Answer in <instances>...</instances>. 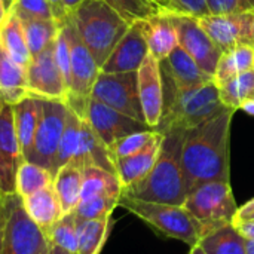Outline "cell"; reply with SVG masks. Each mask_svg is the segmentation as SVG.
<instances>
[{
    "label": "cell",
    "mask_w": 254,
    "mask_h": 254,
    "mask_svg": "<svg viewBox=\"0 0 254 254\" xmlns=\"http://www.w3.org/2000/svg\"><path fill=\"white\" fill-rule=\"evenodd\" d=\"M165 1H167L168 12L190 15L195 18H202L205 15H210L205 0H165Z\"/></svg>",
    "instance_id": "f35d334b"
},
{
    "label": "cell",
    "mask_w": 254,
    "mask_h": 254,
    "mask_svg": "<svg viewBox=\"0 0 254 254\" xmlns=\"http://www.w3.org/2000/svg\"><path fill=\"white\" fill-rule=\"evenodd\" d=\"M49 243L68 253L77 254V217L73 213L64 214L46 234Z\"/></svg>",
    "instance_id": "836d02e7"
},
{
    "label": "cell",
    "mask_w": 254,
    "mask_h": 254,
    "mask_svg": "<svg viewBox=\"0 0 254 254\" xmlns=\"http://www.w3.org/2000/svg\"><path fill=\"white\" fill-rule=\"evenodd\" d=\"M7 3H9V6H10V3H12V0H6Z\"/></svg>",
    "instance_id": "11a10c76"
},
{
    "label": "cell",
    "mask_w": 254,
    "mask_h": 254,
    "mask_svg": "<svg viewBox=\"0 0 254 254\" xmlns=\"http://www.w3.org/2000/svg\"><path fill=\"white\" fill-rule=\"evenodd\" d=\"M240 109H243L246 113H249V115L254 116V97L253 98H250V100H247V101H244V103L241 104V107H240Z\"/></svg>",
    "instance_id": "f6af8a7d"
},
{
    "label": "cell",
    "mask_w": 254,
    "mask_h": 254,
    "mask_svg": "<svg viewBox=\"0 0 254 254\" xmlns=\"http://www.w3.org/2000/svg\"><path fill=\"white\" fill-rule=\"evenodd\" d=\"M112 229V217L77 220V254H100Z\"/></svg>",
    "instance_id": "f1b7e54d"
},
{
    "label": "cell",
    "mask_w": 254,
    "mask_h": 254,
    "mask_svg": "<svg viewBox=\"0 0 254 254\" xmlns=\"http://www.w3.org/2000/svg\"><path fill=\"white\" fill-rule=\"evenodd\" d=\"M6 223V195L0 192V252H1V241Z\"/></svg>",
    "instance_id": "7bdbcfd3"
},
{
    "label": "cell",
    "mask_w": 254,
    "mask_h": 254,
    "mask_svg": "<svg viewBox=\"0 0 254 254\" xmlns=\"http://www.w3.org/2000/svg\"><path fill=\"white\" fill-rule=\"evenodd\" d=\"M104 1L110 4L116 12H119L129 22L147 19L164 10L152 0H104Z\"/></svg>",
    "instance_id": "74e56055"
},
{
    "label": "cell",
    "mask_w": 254,
    "mask_h": 254,
    "mask_svg": "<svg viewBox=\"0 0 254 254\" xmlns=\"http://www.w3.org/2000/svg\"><path fill=\"white\" fill-rule=\"evenodd\" d=\"M211 15H229L243 12L241 0H205Z\"/></svg>",
    "instance_id": "ab89813d"
},
{
    "label": "cell",
    "mask_w": 254,
    "mask_h": 254,
    "mask_svg": "<svg viewBox=\"0 0 254 254\" xmlns=\"http://www.w3.org/2000/svg\"><path fill=\"white\" fill-rule=\"evenodd\" d=\"M183 207L202 226L204 235L234 223L240 208L231 182H208L198 186L188 193Z\"/></svg>",
    "instance_id": "8992f818"
},
{
    "label": "cell",
    "mask_w": 254,
    "mask_h": 254,
    "mask_svg": "<svg viewBox=\"0 0 254 254\" xmlns=\"http://www.w3.org/2000/svg\"><path fill=\"white\" fill-rule=\"evenodd\" d=\"M83 168L74 162H68L58 168L54 176L52 188L60 199L64 214L73 213L80 201Z\"/></svg>",
    "instance_id": "cb8c5ba5"
},
{
    "label": "cell",
    "mask_w": 254,
    "mask_h": 254,
    "mask_svg": "<svg viewBox=\"0 0 254 254\" xmlns=\"http://www.w3.org/2000/svg\"><path fill=\"white\" fill-rule=\"evenodd\" d=\"M91 98L146 124L138 95L137 71L104 73L100 70V74L91 91Z\"/></svg>",
    "instance_id": "9c48e42d"
},
{
    "label": "cell",
    "mask_w": 254,
    "mask_h": 254,
    "mask_svg": "<svg viewBox=\"0 0 254 254\" xmlns=\"http://www.w3.org/2000/svg\"><path fill=\"white\" fill-rule=\"evenodd\" d=\"M235 220H254V198L238 208Z\"/></svg>",
    "instance_id": "b9f144b4"
},
{
    "label": "cell",
    "mask_w": 254,
    "mask_h": 254,
    "mask_svg": "<svg viewBox=\"0 0 254 254\" xmlns=\"http://www.w3.org/2000/svg\"><path fill=\"white\" fill-rule=\"evenodd\" d=\"M27 97L67 103L68 86L57 65L54 43L31 57L27 65Z\"/></svg>",
    "instance_id": "8fae6325"
},
{
    "label": "cell",
    "mask_w": 254,
    "mask_h": 254,
    "mask_svg": "<svg viewBox=\"0 0 254 254\" xmlns=\"http://www.w3.org/2000/svg\"><path fill=\"white\" fill-rule=\"evenodd\" d=\"M183 138V129L164 132L161 150L150 173L137 185L124 189L122 193L141 201L183 207L188 198L182 164Z\"/></svg>",
    "instance_id": "7a4b0ae2"
},
{
    "label": "cell",
    "mask_w": 254,
    "mask_h": 254,
    "mask_svg": "<svg viewBox=\"0 0 254 254\" xmlns=\"http://www.w3.org/2000/svg\"><path fill=\"white\" fill-rule=\"evenodd\" d=\"M247 254H254V240H246Z\"/></svg>",
    "instance_id": "816d5d0a"
},
{
    "label": "cell",
    "mask_w": 254,
    "mask_h": 254,
    "mask_svg": "<svg viewBox=\"0 0 254 254\" xmlns=\"http://www.w3.org/2000/svg\"><path fill=\"white\" fill-rule=\"evenodd\" d=\"M190 254H207L202 249H201V246L198 244V246H193V247H190Z\"/></svg>",
    "instance_id": "f5cc1de1"
},
{
    "label": "cell",
    "mask_w": 254,
    "mask_h": 254,
    "mask_svg": "<svg viewBox=\"0 0 254 254\" xmlns=\"http://www.w3.org/2000/svg\"><path fill=\"white\" fill-rule=\"evenodd\" d=\"M138 95L146 124L156 129L164 112V77L161 63L149 54L138 71Z\"/></svg>",
    "instance_id": "e0dca14e"
},
{
    "label": "cell",
    "mask_w": 254,
    "mask_h": 254,
    "mask_svg": "<svg viewBox=\"0 0 254 254\" xmlns=\"http://www.w3.org/2000/svg\"><path fill=\"white\" fill-rule=\"evenodd\" d=\"M252 12L229 15H205L198 18L201 27L222 52H228L240 45H250ZM252 46V45H250Z\"/></svg>",
    "instance_id": "2e32d148"
},
{
    "label": "cell",
    "mask_w": 254,
    "mask_h": 254,
    "mask_svg": "<svg viewBox=\"0 0 254 254\" xmlns=\"http://www.w3.org/2000/svg\"><path fill=\"white\" fill-rule=\"evenodd\" d=\"M54 173L48 168H43L34 162L22 161L18 174H16V189L15 193L21 198L28 196L40 189L52 186Z\"/></svg>",
    "instance_id": "1f68e13d"
},
{
    "label": "cell",
    "mask_w": 254,
    "mask_h": 254,
    "mask_svg": "<svg viewBox=\"0 0 254 254\" xmlns=\"http://www.w3.org/2000/svg\"><path fill=\"white\" fill-rule=\"evenodd\" d=\"M82 121H83V118H80L71 109H68L65 128H64V132L61 137V143H60L57 159H55V173L58 171V168H61L63 165H65L74 159L77 146H79V140H80Z\"/></svg>",
    "instance_id": "d6a6232c"
},
{
    "label": "cell",
    "mask_w": 254,
    "mask_h": 254,
    "mask_svg": "<svg viewBox=\"0 0 254 254\" xmlns=\"http://www.w3.org/2000/svg\"><path fill=\"white\" fill-rule=\"evenodd\" d=\"M153 3H156L159 7H162L164 10H167V1L165 0H152Z\"/></svg>",
    "instance_id": "db71d44e"
},
{
    "label": "cell",
    "mask_w": 254,
    "mask_h": 254,
    "mask_svg": "<svg viewBox=\"0 0 254 254\" xmlns=\"http://www.w3.org/2000/svg\"><path fill=\"white\" fill-rule=\"evenodd\" d=\"M147 55L149 46L144 34V19L134 21L100 70L104 73L138 71Z\"/></svg>",
    "instance_id": "9a60e30c"
},
{
    "label": "cell",
    "mask_w": 254,
    "mask_h": 254,
    "mask_svg": "<svg viewBox=\"0 0 254 254\" xmlns=\"http://www.w3.org/2000/svg\"><path fill=\"white\" fill-rule=\"evenodd\" d=\"M250 45L254 48V10L252 12V21H250Z\"/></svg>",
    "instance_id": "f907efd6"
},
{
    "label": "cell",
    "mask_w": 254,
    "mask_h": 254,
    "mask_svg": "<svg viewBox=\"0 0 254 254\" xmlns=\"http://www.w3.org/2000/svg\"><path fill=\"white\" fill-rule=\"evenodd\" d=\"M27 97V67L19 65L0 43V100L15 106Z\"/></svg>",
    "instance_id": "603a6c76"
},
{
    "label": "cell",
    "mask_w": 254,
    "mask_h": 254,
    "mask_svg": "<svg viewBox=\"0 0 254 254\" xmlns=\"http://www.w3.org/2000/svg\"><path fill=\"white\" fill-rule=\"evenodd\" d=\"M199 246L207 254H247L246 238L234 223L204 235Z\"/></svg>",
    "instance_id": "4316f807"
},
{
    "label": "cell",
    "mask_w": 254,
    "mask_h": 254,
    "mask_svg": "<svg viewBox=\"0 0 254 254\" xmlns=\"http://www.w3.org/2000/svg\"><path fill=\"white\" fill-rule=\"evenodd\" d=\"M45 254H73V253H68V252H65V250H63V249H60V247H57V246H49V249L46 250V253Z\"/></svg>",
    "instance_id": "7dc6e473"
},
{
    "label": "cell",
    "mask_w": 254,
    "mask_h": 254,
    "mask_svg": "<svg viewBox=\"0 0 254 254\" xmlns=\"http://www.w3.org/2000/svg\"><path fill=\"white\" fill-rule=\"evenodd\" d=\"M30 55L34 57L54 43L61 21L40 18H19Z\"/></svg>",
    "instance_id": "83f0119b"
},
{
    "label": "cell",
    "mask_w": 254,
    "mask_h": 254,
    "mask_svg": "<svg viewBox=\"0 0 254 254\" xmlns=\"http://www.w3.org/2000/svg\"><path fill=\"white\" fill-rule=\"evenodd\" d=\"M119 207L132 213L164 237L183 241L189 247L198 246L204 237L202 226L182 205L149 202L122 193Z\"/></svg>",
    "instance_id": "5b68a950"
},
{
    "label": "cell",
    "mask_w": 254,
    "mask_h": 254,
    "mask_svg": "<svg viewBox=\"0 0 254 254\" xmlns=\"http://www.w3.org/2000/svg\"><path fill=\"white\" fill-rule=\"evenodd\" d=\"M162 140H164V134L161 132L144 150H141L135 155H131V156L118 158L113 161L115 171L122 185V189L137 185L150 173V170L153 168V165L158 159Z\"/></svg>",
    "instance_id": "d6986e66"
},
{
    "label": "cell",
    "mask_w": 254,
    "mask_h": 254,
    "mask_svg": "<svg viewBox=\"0 0 254 254\" xmlns=\"http://www.w3.org/2000/svg\"><path fill=\"white\" fill-rule=\"evenodd\" d=\"M24 161L13 122V106L0 104V192L15 193L16 174Z\"/></svg>",
    "instance_id": "5bb4252c"
},
{
    "label": "cell",
    "mask_w": 254,
    "mask_h": 254,
    "mask_svg": "<svg viewBox=\"0 0 254 254\" xmlns=\"http://www.w3.org/2000/svg\"><path fill=\"white\" fill-rule=\"evenodd\" d=\"M161 70L162 74L179 88H196L214 80V76L205 73L180 46H177L164 61H161Z\"/></svg>",
    "instance_id": "ac0fdd59"
},
{
    "label": "cell",
    "mask_w": 254,
    "mask_h": 254,
    "mask_svg": "<svg viewBox=\"0 0 254 254\" xmlns=\"http://www.w3.org/2000/svg\"><path fill=\"white\" fill-rule=\"evenodd\" d=\"M49 1L55 6V9L60 12V15H61V16H67V13L64 12V9H63V6H61V1H60V0H49Z\"/></svg>",
    "instance_id": "681fc988"
},
{
    "label": "cell",
    "mask_w": 254,
    "mask_h": 254,
    "mask_svg": "<svg viewBox=\"0 0 254 254\" xmlns=\"http://www.w3.org/2000/svg\"><path fill=\"white\" fill-rule=\"evenodd\" d=\"M241 6H243V12L254 10V0H241Z\"/></svg>",
    "instance_id": "c3c4849f"
},
{
    "label": "cell",
    "mask_w": 254,
    "mask_h": 254,
    "mask_svg": "<svg viewBox=\"0 0 254 254\" xmlns=\"http://www.w3.org/2000/svg\"><path fill=\"white\" fill-rule=\"evenodd\" d=\"M68 106L61 101L42 100L40 121L36 129L31 155L27 161L48 168L55 176V159L65 128Z\"/></svg>",
    "instance_id": "30bf717a"
},
{
    "label": "cell",
    "mask_w": 254,
    "mask_h": 254,
    "mask_svg": "<svg viewBox=\"0 0 254 254\" xmlns=\"http://www.w3.org/2000/svg\"><path fill=\"white\" fill-rule=\"evenodd\" d=\"M217 88L225 107L238 110L244 101L254 97V68L217 83Z\"/></svg>",
    "instance_id": "f546056e"
},
{
    "label": "cell",
    "mask_w": 254,
    "mask_h": 254,
    "mask_svg": "<svg viewBox=\"0 0 254 254\" xmlns=\"http://www.w3.org/2000/svg\"><path fill=\"white\" fill-rule=\"evenodd\" d=\"M9 10L18 18H40V19H58L63 21L60 12L49 0H12Z\"/></svg>",
    "instance_id": "8d00e7d4"
},
{
    "label": "cell",
    "mask_w": 254,
    "mask_h": 254,
    "mask_svg": "<svg viewBox=\"0 0 254 254\" xmlns=\"http://www.w3.org/2000/svg\"><path fill=\"white\" fill-rule=\"evenodd\" d=\"M234 226L246 240H254V220H234Z\"/></svg>",
    "instance_id": "60d3db41"
},
{
    "label": "cell",
    "mask_w": 254,
    "mask_h": 254,
    "mask_svg": "<svg viewBox=\"0 0 254 254\" xmlns=\"http://www.w3.org/2000/svg\"><path fill=\"white\" fill-rule=\"evenodd\" d=\"M61 1V6H63V9H64V12L68 15L71 10H74L82 1H85V0H60Z\"/></svg>",
    "instance_id": "ee69618b"
},
{
    "label": "cell",
    "mask_w": 254,
    "mask_h": 254,
    "mask_svg": "<svg viewBox=\"0 0 254 254\" xmlns=\"http://www.w3.org/2000/svg\"><path fill=\"white\" fill-rule=\"evenodd\" d=\"M7 9H9V3H7L6 0H0V22H1L3 18L6 16Z\"/></svg>",
    "instance_id": "bcb514c9"
},
{
    "label": "cell",
    "mask_w": 254,
    "mask_h": 254,
    "mask_svg": "<svg viewBox=\"0 0 254 254\" xmlns=\"http://www.w3.org/2000/svg\"><path fill=\"white\" fill-rule=\"evenodd\" d=\"M161 132L156 129H146V131H138V132H132L121 140H118L113 146L109 147L110 155L115 159L118 158H125V156H131L135 155L141 150H144Z\"/></svg>",
    "instance_id": "e575fe53"
},
{
    "label": "cell",
    "mask_w": 254,
    "mask_h": 254,
    "mask_svg": "<svg viewBox=\"0 0 254 254\" xmlns=\"http://www.w3.org/2000/svg\"><path fill=\"white\" fill-rule=\"evenodd\" d=\"M234 112L225 109L185 131L182 164L188 193L208 182H231L229 138Z\"/></svg>",
    "instance_id": "6da1fadb"
},
{
    "label": "cell",
    "mask_w": 254,
    "mask_h": 254,
    "mask_svg": "<svg viewBox=\"0 0 254 254\" xmlns=\"http://www.w3.org/2000/svg\"><path fill=\"white\" fill-rule=\"evenodd\" d=\"M254 68V48L250 45H240L228 52H223L214 74L216 83L231 79L237 74Z\"/></svg>",
    "instance_id": "4dcf8cb0"
},
{
    "label": "cell",
    "mask_w": 254,
    "mask_h": 254,
    "mask_svg": "<svg viewBox=\"0 0 254 254\" xmlns=\"http://www.w3.org/2000/svg\"><path fill=\"white\" fill-rule=\"evenodd\" d=\"M165 12L171 16L174 22L179 46L183 48L205 73L214 76L219 60L223 52L216 46V43L201 27L198 18L168 10Z\"/></svg>",
    "instance_id": "7c38bea8"
},
{
    "label": "cell",
    "mask_w": 254,
    "mask_h": 254,
    "mask_svg": "<svg viewBox=\"0 0 254 254\" xmlns=\"http://www.w3.org/2000/svg\"><path fill=\"white\" fill-rule=\"evenodd\" d=\"M51 243L28 217L16 193L6 195V223L0 254H45Z\"/></svg>",
    "instance_id": "52a82bcc"
},
{
    "label": "cell",
    "mask_w": 254,
    "mask_h": 254,
    "mask_svg": "<svg viewBox=\"0 0 254 254\" xmlns=\"http://www.w3.org/2000/svg\"><path fill=\"white\" fill-rule=\"evenodd\" d=\"M21 201L28 217L45 232V235L64 216L60 199L52 186L24 196L21 198Z\"/></svg>",
    "instance_id": "44dd1931"
},
{
    "label": "cell",
    "mask_w": 254,
    "mask_h": 254,
    "mask_svg": "<svg viewBox=\"0 0 254 254\" xmlns=\"http://www.w3.org/2000/svg\"><path fill=\"white\" fill-rule=\"evenodd\" d=\"M0 43L3 45L4 51L12 57L15 63H18L22 67L28 65L31 55L25 42L21 21L9 9H7L6 16L0 22Z\"/></svg>",
    "instance_id": "484cf974"
},
{
    "label": "cell",
    "mask_w": 254,
    "mask_h": 254,
    "mask_svg": "<svg viewBox=\"0 0 254 254\" xmlns=\"http://www.w3.org/2000/svg\"><path fill=\"white\" fill-rule=\"evenodd\" d=\"M83 119L88 121L91 128L95 131V134L107 147L113 146L118 140L132 132L153 129L147 124L132 119L94 98L88 100Z\"/></svg>",
    "instance_id": "4fadbf2b"
},
{
    "label": "cell",
    "mask_w": 254,
    "mask_h": 254,
    "mask_svg": "<svg viewBox=\"0 0 254 254\" xmlns=\"http://www.w3.org/2000/svg\"><path fill=\"white\" fill-rule=\"evenodd\" d=\"M68 16L100 68L132 24L104 0H85Z\"/></svg>",
    "instance_id": "277c9868"
},
{
    "label": "cell",
    "mask_w": 254,
    "mask_h": 254,
    "mask_svg": "<svg viewBox=\"0 0 254 254\" xmlns=\"http://www.w3.org/2000/svg\"><path fill=\"white\" fill-rule=\"evenodd\" d=\"M0 104H1V100H0Z\"/></svg>",
    "instance_id": "9f6ffc18"
},
{
    "label": "cell",
    "mask_w": 254,
    "mask_h": 254,
    "mask_svg": "<svg viewBox=\"0 0 254 254\" xmlns=\"http://www.w3.org/2000/svg\"><path fill=\"white\" fill-rule=\"evenodd\" d=\"M119 205V196H97L80 201L74 210L77 220H100L112 217L113 210Z\"/></svg>",
    "instance_id": "d590c367"
},
{
    "label": "cell",
    "mask_w": 254,
    "mask_h": 254,
    "mask_svg": "<svg viewBox=\"0 0 254 254\" xmlns=\"http://www.w3.org/2000/svg\"><path fill=\"white\" fill-rule=\"evenodd\" d=\"M42 113V100L36 97H25L13 106V122L18 141L24 161H27L33 150L36 129L40 121Z\"/></svg>",
    "instance_id": "7402d4cb"
},
{
    "label": "cell",
    "mask_w": 254,
    "mask_h": 254,
    "mask_svg": "<svg viewBox=\"0 0 254 254\" xmlns=\"http://www.w3.org/2000/svg\"><path fill=\"white\" fill-rule=\"evenodd\" d=\"M164 112L156 128L159 132L189 129L214 118L226 107L220 100L216 80L196 88H179L164 76Z\"/></svg>",
    "instance_id": "3957f363"
},
{
    "label": "cell",
    "mask_w": 254,
    "mask_h": 254,
    "mask_svg": "<svg viewBox=\"0 0 254 254\" xmlns=\"http://www.w3.org/2000/svg\"><path fill=\"white\" fill-rule=\"evenodd\" d=\"M67 28L70 39V83L67 106L80 118H85L88 100L91 98L92 86L100 74V67L92 54L77 34L74 24L67 15Z\"/></svg>",
    "instance_id": "ba28073f"
},
{
    "label": "cell",
    "mask_w": 254,
    "mask_h": 254,
    "mask_svg": "<svg viewBox=\"0 0 254 254\" xmlns=\"http://www.w3.org/2000/svg\"><path fill=\"white\" fill-rule=\"evenodd\" d=\"M144 34L149 54H152L159 63L164 61L179 46L174 22L165 10H161L159 13L144 19Z\"/></svg>",
    "instance_id": "ffe728a7"
},
{
    "label": "cell",
    "mask_w": 254,
    "mask_h": 254,
    "mask_svg": "<svg viewBox=\"0 0 254 254\" xmlns=\"http://www.w3.org/2000/svg\"><path fill=\"white\" fill-rule=\"evenodd\" d=\"M122 190H124L122 185L115 173H110L95 165H89L83 168L80 201H88L97 196H119L121 198Z\"/></svg>",
    "instance_id": "d4e9b609"
}]
</instances>
